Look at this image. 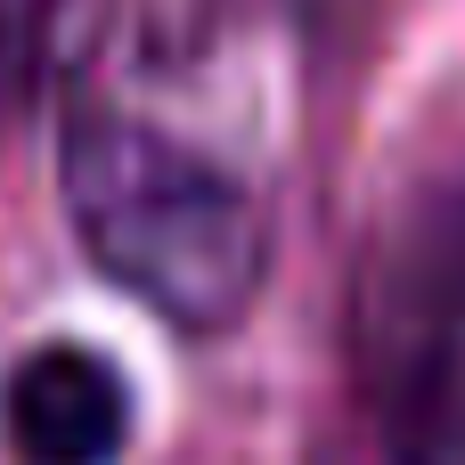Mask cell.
<instances>
[{"label":"cell","instance_id":"1","mask_svg":"<svg viewBox=\"0 0 465 465\" xmlns=\"http://www.w3.org/2000/svg\"><path fill=\"white\" fill-rule=\"evenodd\" d=\"M57 196L98 262L139 311L180 335H229L270 278L262 196L196 139L163 131L139 106L74 98L57 123Z\"/></svg>","mask_w":465,"mask_h":465},{"label":"cell","instance_id":"2","mask_svg":"<svg viewBox=\"0 0 465 465\" xmlns=\"http://www.w3.org/2000/svg\"><path fill=\"white\" fill-rule=\"evenodd\" d=\"M351 360L392 465H465V172L368 245Z\"/></svg>","mask_w":465,"mask_h":465},{"label":"cell","instance_id":"3","mask_svg":"<svg viewBox=\"0 0 465 465\" xmlns=\"http://www.w3.org/2000/svg\"><path fill=\"white\" fill-rule=\"evenodd\" d=\"M0 441L16 465H114L131 441V392L98 351L41 343L0 384Z\"/></svg>","mask_w":465,"mask_h":465},{"label":"cell","instance_id":"4","mask_svg":"<svg viewBox=\"0 0 465 465\" xmlns=\"http://www.w3.org/2000/svg\"><path fill=\"white\" fill-rule=\"evenodd\" d=\"M49 8L57 0H0V65H25L49 33Z\"/></svg>","mask_w":465,"mask_h":465}]
</instances>
